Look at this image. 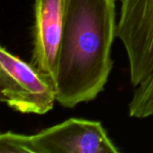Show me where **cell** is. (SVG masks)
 Masks as SVG:
<instances>
[{
  "mask_svg": "<svg viewBox=\"0 0 153 153\" xmlns=\"http://www.w3.org/2000/svg\"><path fill=\"white\" fill-rule=\"evenodd\" d=\"M117 39L126 52L130 81L136 88L153 72V0H118Z\"/></svg>",
  "mask_w": 153,
  "mask_h": 153,
  "instance_id": "obj_3",
  "label": "cell"
},
{
  "mask_svg": "<svg viewBox=\"0 0 153 153\" xmlns=\"http://www.w3.org/2000/svg\"><path fill=\"white\" fill-rule=\"evenodd\" d=\"M1 153H36L31 135L16 134L11 131L0 135Z\"/></svg>",
  "mask_w": 153,
  "mask_h": 153,
  "instance_id": "obj_7",
  "label": "cell"
},
{
  "mask_svg": "<svg viewBox=\"0 0 153 153\" xmlns=\"http://www.w3.org/2000/svg\"><path fill=\"white\" fill-rule=\"evenodd\" d=\"M0 100L22 114L44 115L54 108L56 88L54 80L31 62L0 48Z\"/></svg>",
  "mask_w": 153,
  "mask_h": 153,
  "instance_id": "obj_2",
  "label": "cell"
},
{
  "mask_svg": "<svg viewBox=\"0 0 153 153\" xmlns=\"http://www.w3.org/2000/svg\"><path fill=\"white\" fill-rule=\"evenodd\" d=\"M36 153H118L99 121L69 118L31 135Z\"/></svg>",
  "mask_w": 153,
  "mask_h": 153,
  "instance_id": "obj_4",
  "label": "cell"
},
{
  "mask_svg": "<svg viewBox=\"0 0 153 153\" xmlns=\"http://www.w3.org/2000/svg\"><path fill=\"white\" fill-rule=\"evenodd\" d=\"M64 0H34L31 63L55 79L63 30Z\"/></svg>",
  "mask_w": 153,
  "mask_h": 153,
  "instance_id": "obj_5",
  "label": "cell"
},
{
  "mask_svg": "<svg viewBox=\"0 0 153 153\" xmlns=\"http://www.w3.org/2000/svg\"><path fill=\"white\" fill-rule=\"evenodd\" d=\"M117 0H64L63 30L55 74L56 102L74 108L95 100L113 68Z\"/></svg>",
  "mask_w": 153,
  "mask_h": 153,
  "instance_id": "obj_1",
  "label": "cell"
},
{
  "mask_svg": "<svg viewBox=\"0 0 153 153\" xmlns=\"http://www.w3.org/2000/svg\"><path fill=\"white\" fill-rule=\"evenodd\" d=\"M128 113L131 117L138 119L153 117V72L135 88L128 104Z\"/></svg>",
  "mask_w": 153,
  "mask_h": 153,
  "instance_id": "obj_6",
  "label": "cell"
}]
</instances>
